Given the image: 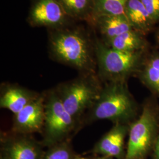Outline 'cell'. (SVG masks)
Instances as JSON below:
<instances>
[{"mask_svg":"<svg viewBox=\"0 0 159 159\" xmlns=\"http://www.w3.org/2000/svg\"><path fill=\"white\" fill-rule=\"evenodd\" d=\"M157 39H158V42L159 43V30H158V32H157Z\"/></svg>","mask_w":159,"mask_h":159,"instance_id":"obj_23","label":"cell"},{"mask_svg":"<svg viewBox=\"0 0 159 159\" xmlns=\"http://www.w3.org/2000/svg\"><path fill=\"white\" fill-rule=\"evenodd\" d=\"M129 129L130 125L114 124L97 142L93 152L105 157L122 158L125 139L128 136Z\"/></svg>","mask_w":159,"mask_h":159,"instance_id":"obj_9","label":"cell"},{"mask_svg":"<svg viewBox=\"0 0 159 159\" xmlns=\"http://www.w3.org/2000/svg\"><path fill=\"white\" fill-rule=\"evenodd\" d=\"M103 83L97 73L80 74L74 79L54 87L64 107L81 130L82 119L100 96Z\"/></svg>","mask_w":159,"mask_h":159,"instance_id":"obj_3","label":"cell"},{"mask_svg":"<svg viewBox=\"0 0 159 159\" xmlns=\"http://www.w3.org/2000/svg\"><path fill=\"white\" fill-rule=\"evenodd\" d=\"M97 74L103 83L127 82L136 75L146 57L147 51L128 52L119 51L104 43L95 44Z\"/></svg>","mask_w":159,"mask_h":159,"instance_id":"obj_4","label":"cell"},{"mask_svg":"<svg viewBox=\"0 0 159 159\" xmlns=\"http://www.w3.org/2000/svg\"><path fill=\"white\" fill-rule=\"evenodd\" d=\"M1 159H42L44 152L41 142L36 141L32 135L4 133L1 137Z\"/></svg>","mask_w":159,"mask_h":159,"instance_id":"obj_7","label":"cell"},{"mask_svg":"<svg viewBox=\"0 0 159 159\" xmlns=\"http://www.w3.org/2000/svg\"><path fill=\"white\" fill-rule=\"evenodd\" d=\"M44 117V94L42 92L20 111L14 114L11 131L24 134H41Z\"/></svg>","mask_w":159,"mask_h":159,"instance_id":"obj_8","label":"cell"},{"mask_svg":"<svg viewBox=\"0 0 159 159\" xmlns=\"http://www.w3.org/2000/svg\"><path fill=\"white\" fill-rule=\"evenodd\" d=\"M125 16L133 29L144 35L148 33L155 24L140 0H129Z\"/></svg>","mask_w":159,"mask_h":159,"instance_id":"obj_12","label":"cell"},{"mask_svg":"<svg viewBox=\"0 0 159 159\" xmlns=\"http://www.w3.org/2000/svg\"><path fill=\"white\" fill-rule=\"evenodd\" d=\"M139 107L127 82L103 83L96 101L84 116L81 129L102 120L130 125L137 118Z\"/></svg>","mask_w":159,"mask_h":159,"instance_id":"obj_1","label":"cell"},{"mask_svg":"<svg viewBox=\"0 0 159 159\" xmlns=\"http://www.w3.org/2000/svg\"><path fill=\"white\" fill-rule=\"evenodd\" d=\"M96 159H112L111 157H105V156H102L100 157H98Z\"/></svg>","mask_w":159,"mask_h":159,"instance_id":"obj_21","label":"cell"},{"mask_svg":"<svg viewBox=\"0 0 159 159\" xmlns=\"http://www.w3.org/2000/svg\"><path fill=\"white\" fill-rule=\"evenodd\" d=\"M97 24L106 41L133 30L125 15L97 17Z\"/></svg>","mask_w":159,"mask_h":159,"instance_id":"obj_15","label":"cell"},{"mask_svg":"<svg viewBox=\"0 0 159 159\" xmlns=\"http://www.w3.org/2000/svg\"><path fill=\"white\" fill-rule=\"evenodd\" d=\"M154 146L155 159H159V134Z\"/></svg>","mask_w":159,"mask_h":159,"instance_id":"obj_20","label":"cell"},{"mask_svg":"<svg viewBox=\"0 0 159 159\" xmlns=\"http://www.w3.org/2000/svg\"><path fill=\"white\" fill-rule=\"evenodd\" d=\"M104 43L114 50L128 52L147 51L148 44L145 35L134 29Z\"/></svg>","mask_w":159,"mask_h":159,"instance_id":"obj_14","label":"cell"},{"mask_svg":"<svg viewBox=\"0 0 159 159\" xmlns=\"http://www.w3.org/2000/svg\"><path fill=\"white\" fill-rule=\"evenodd\" d=\"M65 12L73 16L83 14L89 8L93 0H57Z\"/></svg>","mask_w":159,"mask_h":159,"instance_id":"obj_18","label":"cell"},{"mask_svg":"<svg viewBox=\"0 0 159 159\" xmlns=\"http://www.w3.org/2000/svg\"><path fill=\"white\" fill-rule=\"evenodd\" d=\"M74 159H90L88 158H85V157H77L76 156Z\"/></svg>","mask_w":159,"mask_h":159,"instance_id":"obj_22","label":"cell"},{"mask_svg":"<svg viewBox=\"0 0 159 159\" xmlns=\"http://www.w3.org/2000/svg\"><path fill=\"white\" fill-rule=\"evenodd\" d=\"M40 94L17 84L3 83L0 89V107L16 114Z\"/></svg>","mask_w":159,"mask_h":159,"instance_id":"obj_10","label":"cell"},{"mask_svg":"<svg viewBox=\"0 0 159 159\" xmlns=\"http://www.w3.org/2000/svg\"><path fill=\"white\" fill-rule=\"evenodd\" d=\"M49 48L54 60L77 70L80 74L97 73L95 45L91 46L83 35L75 32L55 34Z\"/></svg>","mask_w":159,"mask_h":159,"instance_id":"obj_2","label":"cell"},{"mask_svg":"<svg viewBox=\"0 0 159 159\" xmlns=\"http://www.w3.org/2000/svg\"><path fill=\"white\" fill-rule=\"evenodd\" d=\"M43 93L45 117L41 143L50 148L70 140L73 134L79 131V125L64 107L54 87Z\"/></svg>","mask_w":159,"mask_h":159,"instance_id":"obj_6","label":"cell"},{"mask_svg":"<svg viewBox=\"0 0 159 159\" xmlns=\"http://www.w3.org/2000/svg\"><path fill=\"white\" fill-rule=\"evenodd\" d=\"M70 140L51 146L42 159H74L76 156L70 145Z\"/></svg>","mask_w":159,"mask_h":159,"instance_id":"obj_17","label":"cell"},{"mask_svg":"<svg viewBox=\"0 0 159 159\" xmlns=\"http://www.w3.org/2000/svg\"><path fill=\"white\" fill-rule=\"evenodd\" d=\"M66 12L57 0H39L30 14V20L35 25L55 26L61 24Z\"/></svg>","mask_w":159,"mask_h":159,"instance_id":"obj_11","label":"cell"},{"mask_svg":"<svg viewBox=\"0 0 159 159\" xmlns=\"http://www.w3.org/2000/svg\"><path fill=\"white\" fill-rule=\"evenodd\" d=\"M136 75L150 91L159 96V52L146 56Z\"/></svg>","mask_w":159,"mask_h":159,"instance_id":"obj_13","label":"cell"},{"mask_svg":"<svg viewBox=\"0 0 159 159\" xmlns=\"http://www.w3.org/2000/svg\"><path fill=\"white\" fill-rule=\"evenodd\" d=\"M159 134V106L149 98L140 116L130 125L124 159H144Z\"/></svg>","mask_w":159,"mask_h":159,"instance_id":"obj_5","label":"cell"},{"mask_svg":"<svg viewBox=\"0 0 159 159\" xmlns=\"http://www.w3.org/2000/svg\"><path fill=\"white\" fill-rule=\"evenodd\" d=\"M129 0H93V8L97 17L125 15Z\"/></svg>","mask_w":159,"mask_h":159,"instance_id":"obj_16","label":"cell"},{"mask_svg":"<svg viewBox=\"0 0 159 159\" xmlns=\"http://www.w3.org/2000/svg\"><path fill=\"white\" fill-rule=\"evenodd\" d=\"M155 24L159 21V0H140Z\"/></svg>","mask_w":159,"mask_h":159,"instance_id":"obj_19","label":"cell"}]
</instances>
